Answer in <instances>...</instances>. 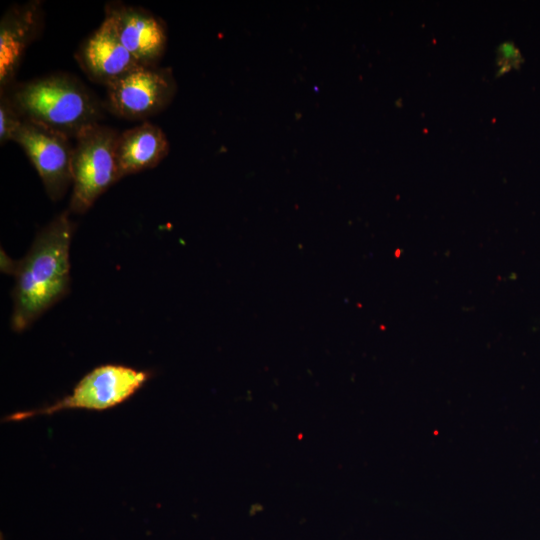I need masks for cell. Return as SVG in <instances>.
Masks as SVG:
<instances>
[{
	"label": "cell",
	"instance_id": "cell-8",
	"mask_svg": "<svg viewBox=\"0 0 540 540\" xmlns=\"http://www.w3.org/2000/svg\"><path fill=\"white\" fill-rule=\"evenodd\" d=\"M75 59L91 81L105 87L143 66L122 44L111 19L106 16L81 43Z\"/></svg>",
	"mask_w": 540,
	"mask_h": 540
},
{
	"label": "cell",
	"instance_id": "cell-5",
	"mask_svg": "<svg viewBox=\"0 0 540 540\" xmlns=\"http://www.w3.org/2000/svg\"><path fill=\"white\" fill-rule=\"evenodd\" d=\"M177 85L169 67L141 66L106 87L107 108L128 120H145L163 111Z\"/></svg>",
	"mask_w": 540,
	"mask_h": 540
},
{
	"label": "cell",
	"instance_id": "cell-9",
	"mask_svg": "<svg viewBox=\"0 0 540 540\" xmlns=\"http://www.w3.org/2000/svg\"><path fill=\"white\" fill-rule=\"evenodd\" d=\"M43 23L42 2L29 1L10 6L0 21V91L12 85L28 46Z\"/></svg>",
	"mask_w": 540,
	"mask_h": 540
},
{
	"label": "cell",
	"instance_id": "cell-12",
	"mask_svg": "<svg viewBox=\"0 0 540 540\" xmlns=\"http://www.w3.org/2000/svg\"><path fill=\"white\" fill-rule=\"evenodd\" d=\"M496 60L497 76L517 69L523 61L520 51L512 42H504L498 47Z\"/></svg>",
	"mask_w": 540,
	"mask_h": 540
},
{
	"label": "cell",
	"instance_id": "cell-10",
	"mask_svg": "<svg viewBox=\"0 0 540 540\" xmlns=\"http://www.w3.org/2000/svg\"><path fill=\"white\" fill-rule=\"evenodd\" d=\"M169 142L157 125L143 123L119 132L116 160L120 179L156 167L169 153Z\"/></svg>",
	"mask_w": 540,
	"mask_h": 540
},
{
	"label": "cell",
	"instance_id": "cell-4",
	"mask_svg": "<svg viewBox=\"0 0 540 540\" xmlns=\"http://www.w3.org/2000/svg\"><path fill=\"white\" fill-rule=\"evenodd\" d=\"M149 372L123 365L106 364L86 374L72 393L40 410L18 412L7 418L22 420L66 409L105 410L130 398L149 378Z\"/></svg>",
	"mask_w": 540,
	"mask_h": 540
},
{
	"label": "cell",
	"instance_id": "cell-7",
	"mask_svg": "<svg viewBox=\"0 0 540 540\" xmlns=\"http://www.w3.org/2000/svg\"><path fill=\"white\" fill-rule=\"evenodd\" d=\"M105 16L110 18L126 49L143 66H157L167 45L165 22L148 9L110 2L105 6Z\"/></svg>",
	"mask_w": 540,
	"mask_h": 540
},
{
	"label": "cell",
	"instance_id": "cell-6",
	"mask_svg": "<svg viewBox=\"0 0 540 540\" xmlns=\"http://www.w3.org/2000/svg\"><path fill=\"white\" fill-rule=\"evenodd\" d=\"M70 138L23 119L14 135L16 142L39 174L48 196L61 199L72 184L73 146Z\"/></svg>",
	"mask_w": 540,
	"mask_h": 540
},
{
	"label": "cell",
	"instance_id": "cell-1",
	"mask_svg": "<svg viewBox=\"0 0 540 540\" xmlns=\"http://www.w3.org/2000/svg\"><path fill=\"white\" fill-rule=\"evenodd\" d=\"M66 210L37 234L30 250L13 267L11 327L23 331L69 291V248L75 224Z\"/></svg>",
	"mask_w": 540,
	"mask_h": 540
},
{
	"label": "cell",
	"instance_id": "cell-3",
	"mask_svg": "<svg viewBox=\"0 0 540 540\" xmlns=\"http://www.w3.org/2000/svg\"><path fill=\"white\" fill-rule=\"evenodd\" d=\"M118 134L117 130L97 123L75 138L70 213L87 212L100 195L120 180L116 160Z\"/></svg>",
	"mask_w": 540,
	"mask_h": 540
},
{
	"label": "cell",
	"instance_id": "cell-2",
	"mask_svg": "<svg viewBox=\"0 0 540 540\" xmlns=\"http://www.w3.org/2000/svg\"><path fill=\"white\" fill-rule=\"evenodd\" d=\"M9 90L4 93L8 94L23 119L68 138H76L104 116V106L95 94L68 73L34 78Z\"/></svg>",
	"mask_w": 540,
	"mask_h": 540
},
{
	"label": "cell",
	"instance_id": "cell-11",
	"mask_svg": "<svg viewBox=\"0 0 540 540\" xmlns=\"http://www.w3.org/2000/svg\"><path fill=\"white\" fill-rule=\"evenodd\" d=\"M23 121L22 116L11 101L7 93H2L0 97V143L4 145L8 141H13Z\"/></svg>",
	"mask_w": 540,
	"mask_h": 540
}]
</instances>
